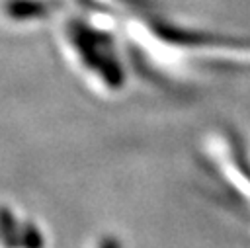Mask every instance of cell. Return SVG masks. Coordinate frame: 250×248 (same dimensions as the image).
Wrapping results in <instances>:
<instances>
[{
    "label": "cell",
    "instance_id": "cell-1",
    "mask_svg": "<svg viewBox=\"0 0 250 248\" xmlns=\"http://www.w3.org/2000/svg\"><path fill=\"white\" fill-rule=\"evenodd\" d=\"M109 248H115V246H109Z\"/></svg>",
    "mask_w": 250,
    "mask_h": 248
}]
</instances>
